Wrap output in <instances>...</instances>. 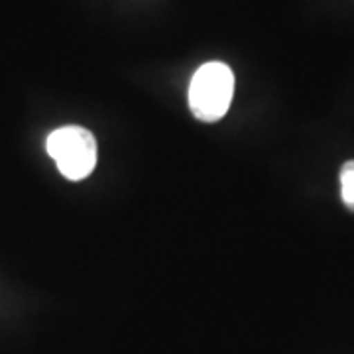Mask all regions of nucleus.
Instances as JSON below:
<instances>
[{"label":"nucleus","mask_w":354,"mask_h":354,"mask_svg":"<svg viewBox=\"0 0 354 354\" xmlns=\"http://www.w3.org/2000/svg\"><path fill=\"white\" fill-rule=\"evenodd\" d=\"M46 148L62 176L71 181L88 177L97 165V140L87 128L75 124L57 128L48 136Z\"/></svg>","instance_id":"2"},{"label":"nucleus","mask_w":354,"mask_h":354,"mask_svg":"<svg viewBox=\"0 0 354 354\" xmlns=\"http://www.w3.org/2000/svg\"><path fill=\"white\" fill-rule=\"evenodd\" d=\"M234 93V75L227 64L201 65L189 85V109L201 122H216L227 114Z\"/></svg>","instance_id":"1"},{"label":"nucleus","mask_w":354,"mask_h":354,"mask_svg":"<svg viewBox=\"0 0 354 354\" xmlns=\"http://www.w3.org/2000/svg\"><path fill=\"white\" fill-rule=\"evenodd\" d=\"M341 197L342 203L354 211V160L341 167Z\"/></svg>","instance_id":"3"}]
</instances>
